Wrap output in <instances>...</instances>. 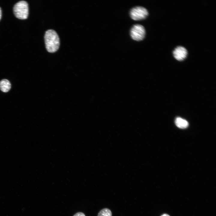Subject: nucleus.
Segmentation results:
<instances>
[{
  "label": "nucleus",
  "instance_id": "f257e3e1",
  "mask_svg": "<svg viewBox=\"0 0 216 216\" xmlns=\"http://www.w3.org/2000/svg\"><path fill=\"white\" fill-rule=\"evenodd\" d=\"M44 40L46 47L50 52H56L59 49L60 40L57 33L52 29L47 30L45 32Z\"/></svg>",
  "mask_w": 216,
  "mask_h": 216
},
{
  "label": "nucleus",
  "instance_id": "f03ea898",
  "mask_svg": "<svg viewBox=\"0 0 216 216\" xmlns=\"http://www.w3.org/2000/svg\"><path fill=\"white\" fill-rule=\"evenodd\" d=\"M13 11L15 16L20 19H26L28 14V6L27 2L21 1L16 4L13 8Z\"/></svg>",
  "mask_w": 216,
  "mask_h": 216
},
{
  "label": "nucleus",
  "instance_id": "7ed1b4c3",
  "mask_svg": "<svg viewBox=\"0 0 216 216\" xmlns=\"http://www.w3.org/2000/svg\"><path fill=\"white\" fill-rule=\"evenodd\" d=\"M148 15L147 10L145 8L137 6L133 8L130 10V15L133 20H140L146 18Z\"/></svg>",
  "mask_w": 216,
  "mask_h": 216
},
{
  "label": "nucleus",
  "instance_id": "20e7f679",
  "mask_svg": "<svg viewBox=\"0 0 216 216\" xmlns=\"http://www.w3.org/2000/svg\"><path fill=\"white\" fill-rule=\"evenodd\" d=\"M146 32L144 27L140 24H135L132 27L130 35L132 38L136 41H140L144 38Z\"/></svg>",
  "mask_w": 216,
  "mask_h": 216
},
{
  "label": "nucleus",
  "instance_id": "39448f33",
  "mask_svg": "<svg viewBox=\"0 0 216 216\" xmlns=\"http://www.w3.org/2000/svg\"><path fill=\"white\" fill-rule=\"evenodd\" d=\"M188 54L187 50L184 47L178 46L173 51V55L174 58L179 61L184 60Z\"/></svg>",
  "mask_w": 216,
  "mask_h": 216
},
{
  "label": "nucleus",
  "instance_id": "423d86ee",
  "mask_svg": "<svg viewBox=\"0 0 216 216\" xmlns=\"http://www.w3.org/2000/svg\"><path fill=\"white\" fill-rule=\"evenodd\" d=\"M11 87V84L8 80L4 79L0 81V89L3 92H8L10 89Z\"/></svg>",
  "mask_w": 216,
  "mask_h": 216
},
{
  "label": "nucleus",
  "instance_id": "0eeeda50",
  "mask_svg": "<svg viewBox=\"0 0 216 216\" xmlns=\"http://www.w3.org/2000/svg\"><path fill=\"white\" fill-rule=\"evenodd\" d=\"M175 123L176 126L181 129H184L187 128L188 126V123L187 121L180 117H177L175 120Z\"/></svg>",
  "mask_w": 216,
  "mask_h": 216
},
{
  "label": "nucleus",
  "instance_id": "6e6552de",
  "mask_svg": "<svg viewBox=\"0 0 216 216\" xmlns=\"http://www.w3.org/2000/svg\"><path fill=\"white\" fill-rule=\"evenodd\" d=\"M111 211L109 209L105 208L102 209L99 212L98 216H112Z\"/></svg>",
  "mask_w": 216,
  "mask_h": 216
},
{
  "label": "nucleus",
  "instance_id": "1a4fd4ad",
  "mask_svg": "<svg viewBox=\"0 0 216 216\" xmlns=\"http://www.w3.org/2000/svg\"><path fill=\"white\" fill-rule=\"evenodd\" d=\"M73 216H86V215L83 212H80L76 213Z\"/></svg>",
  "mask_w": 216,
  "mask_h": 216
},
{
  "label": "nucleus",
  "instance_id": "9d476101",
  "mask_svg": "<svg viewBox=\"0 0 216 216\" xmlns=\"http://www.w3.org/2000/svg\"><path fill=\"white\" fill-rule=\"evenodd\" d=\"M2 17V10L1 8H0V20Z\"/></svg>",
  "mask_w": 216,
  "mask_h": 216
},
{
  "label": "nucleus",
  "instance_id": "9b49d317",
  "mask_svg": "<svg viewBox=\"0 0 216 216\" xmlns=\"http://www.w3.org/2000/svg\"><path fill=\"white\" fill-rule=\"evenodd\" d=\"M161 216H170L168 214H163Z\"/></svg>",
  "mask_w": 216,
  "mask_h": 216
}]
</instances>
